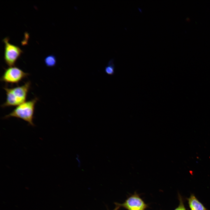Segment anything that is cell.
<instances>
[{
  "instance_id": "6da1fadb",
  "label": "cell",
  "mask_w": 210,
  "mask_h": 210,
  "mask_svg": "<svg viewBox=\"0 0 210 210\" xmlns=\"http://www.w3.org/2000/svg\"><path fill=\"white\" fill-rule=\"evenodd\" d=\"M31 82L27 81L23 85L9 88L7 86L3 88L6 95L5 102L1 106L2 108L17 106L24 102L30 88Z\"/></svg>"
},
{
  "instance_id": "7a4b0ae2",
  "label": "cell",
  "mask_w": 210,
  "mask_h": 210,
  "mask_svg": "<svg viewBox=\"0 0 210 210\" xmlns=\"http://www.w3.org/2000/svg\"><path fill=\"white\" fill-rule=\"evenodd\" d=\"M38 99L35 97L29 101H26L18 106L9 114L5 116L4 119L10 117L21 119L27 122L32 126L35 125L33 123L35 106Z\"/></svg>"
},
{
  "instance_id": "3957f363",
  "label": "cell",
  "mask_w": 210,
  "mask_h": 210,
  "mask_svg": "<svg viewBox=\"0 0 210 210\" xmlns=\"http://www.w3.org/2000/svg\"><path fill=\"white\" fill-rule=\"evenodd\" d=\"M9 40L8 37L3 40L5 45L4 58L6 63L11 67L15 66L17 61L23 52L18 46L9 43Z\"/></svg>"
},
{
  "instance_id": "277c9868",
  "label": "cell",
  "mask_w": 210,
  "mask_h": 210,
  "mask_svg": "<svg viewBox=\"0 0 210 210\" xmlns=\"http://www.w3.org/2000/svg\"><path fill=\"white\" fill-rule=\"evenodd\" d=\"M29 75L19 68L12 66L5 69L0 80L7 84H18Z\"/></svg>"
},
{
  "instance_id": "5b68a950",
  "label": "cell",
  "mask_w": 210,
  "mask_h": 210,
  "mask_svg": "<svg viewBox=\"0 0 210 210\" xmlns=\"http://www.w3.org/2000/svg\"><path fill=\"white\" fill-rule=\"evenodd\" d=\"M116 206L122 207L128 210H145L147 205L136 193L128 198L122 204L115 203Z\"/></svg>"
},
{
  "instance_id": "8992f818",
  "label": "cell",
  "mask_w": 210,
  "mask_h": 210,
  "mask_svg": "<svg viewBox=\"0 0 210 210\" xmlns=\"http://www.w3.org/2000/svg\"><path fill=\"white\" fill-rule=\"evenodd\" d=\"M187 200L190 210H208L194 194H191Z\"/></svg>"
},
{
  "instance_id": "52a82bcc",
  "label": "cell",
  "mask_w": 210,
  "mask_h": 210,
  "mask_svg": "<svg viewBox=\"0 0 210 210\" xmlns=\"http://www.w3.org/2000/svg\"><path fill=\"white\" fill-rule=\"evenodd\" d=\"M44 62L47 66L49 67H53L56 64V57L53 55H49L45 58Z\"/></svg>"
},
{
  "instance_id": "ba28073f",
  "label": "cell",
  "mask_w": 210,
  "mask_h": 210,
  "mask_svg": "<svg viewBox=\"0 0 210 210\" xmlns=\"http://www.w3.org/2000/svg\"><path fill=\"white\" fill-rule=\"evenodd\" d=\"M105 71L108 75H113L114 74L115 66L113 60H111L109 62L108 65L105 68Z\"/></svg>"
},
{
  "instance_id": "9c48e42d",
  "label": "cell",
  "mask_w": 210,
  "mask_h": 210,
  "mask_svg": "<svg viewBox=\"0 0 210 210\" xmlns=\"http://www.w3.org/2000/svg\"><path fill=\"white\" fill-rule=\"evenodd\" d=\"M179 203L178 206L174 210H186L183 204V199L180 194H178Z\"/></svg>"
},
{
  "instance_id": "30bf717a",
  "label": "cell",
  "mask_w": 210,
  "mask_h": 210,
  "mask_svg": "<svg viewBox=\"0 0 210 210\" xmlns=\"http://www.w3.org/2000/svg\"><path fill=\"white\" fill-rule=\"evenodd\" d=\"M116 206V208L113 210H118L119 208L120 207L119 206Z\"/></svg>"
}]
</instances>
